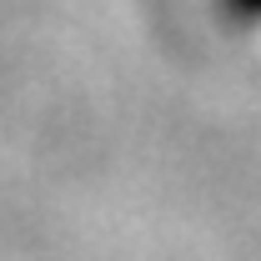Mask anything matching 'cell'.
Returning <instances> with one entry per match:
<instances>
[{"label": "cell", "instance_id": "cell-1", "mask_svg": "<svg viewBox=\"0 0 261 261\" xmlns=\"http://www.w3.org/2000/svg\"><path fill=\"white\" fill-rule=\"evenodd\" d=\"M226 5L241 15V20H261V0H226Z\"/></svg>", "mask_w": 261, "mask_h": 261}]
</instances>
